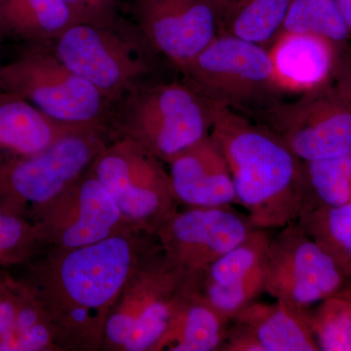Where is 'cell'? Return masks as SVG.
Here are the masks:
<instances>
[{
    "label": "cell",
    "mask_w": 351,
    "mask_h": 351,
    "mask_svg": "<svg viewBox=\"0 0 351 351\" xmlns=\"http://www.w3.org/2000/svg\"><path fill=\"white\" fill-rule=\"evenodd\" d=\"M345 59H339L338 66L335 71L332 85L336 88L339 96L351 108V53Z\"/></svg>",
    "instance_id": "cell-31"
},
{
    "label": "cell",
    "mask_w": 351,
    "mask_h": 351,
    "mask_svg": "<svg viewBox=\"0 0 351 351\" xmlns=\"http://www.w3.org/2000/svg\"><path fill=\"white\" fill-rule=\"evenodd\" d=\"M350 279H351V277H350Z\"/></svg>",
    "instance_id": "cell-37"
},
{
    "label": "cell",
    "mask_w": 351,
    "mask_h": 351,
    "mask_svg": "<svg viewBox=\"0 0 351 351\" xmlns=\"http://www.w3.org/2000/svg\"><path fill=\"white\" fill-rule=\"evenodd\" d=\"M280 32L320 36L339 49L351 38L336 0H293Z\"/></svg>",
    "instance_id": "cell-25"
},
{
    "label": "cell",
    "mask_w": 351,
    "mask_h": 351,
    "mask_svg": "<svg viewBox=\"0 0 351 351\" xmlns=\"http://www.w3.org/2000/svg\"><path fill=\"white\" fill-rule=\"evenodd\" d=\"M108 131L82 129L45 151L0 157V206L29 219L86 172L108 145Z\"/></svg>",
    "instance_id": "cell-8"
},
{
    "label": "cell",
    "mask_w": 351,
    "mask_h": 351,
    "mask_svg": "<svg viewBox=\"0 0 351 351\" xmlns=\"http://www.w3.org/2000/svg\"><path fill=\"white\" fill-rule=\"evenodd\" d=\"M304 167L306 198L302 211L351 202V154L304 161Z\"/></svg>",
    "instance_id": "cell-24"
},
{
    "label": "cell",
    "mask_w": 351,
    "mask_h": 351,
    "mask_svg": "<svg viewBox=\"0 0 351 351\" xmlns=\"http://www.w3.org/2000/svg\"><path fill=\"white\" fill-rule=\"evenodd\" d=\"M213 1L216 2L217 5H218V7H219V5H221V1H223V0H213Z\"/></svg>",
    "instance_id": "cell-35"
},
{
    "label": "cell",
    "mask_w": 351,
    "mask_h": 351,
    "mask_svg": "<svg viewBox=\"0 0 351 351\" xmlns=\"http://www.w3.org/2000/svg\"><path fill=\"white\" fill-rule=\"evenodd\" d=\"M75 23L107 24L119 17L120 0H64Z\"/></svg>",
    "instance_id": "cell-30"
},
{
    "label": "cell",
    "mask_w": 351,
    "mask_h": 351,
    "mask_svg": "<svg viewBox=\"0 0 351 351\" xmlns=\"http://www.w3.org/2000/svg\"><path fill=\"white\" fill-rule=\"evenodd\" d=\"M293 0H223L218 36L243 39L267 48L282 29Z\"/></svg>",
    "instance_id": "cell-21"
},
{
    "label": "cell",
    "mask_w": 351,
    "mask_h": 351,
    "mask_svg": "<svg viewBox=\"0 0 351 351\" xmlns=\"http://www.w3.org/2000/svg\"><path fill=\"white\" fill-rule=\"evenodd\" d=\"M129 13L157 54L179 71L218 36L213 0H130Z\"/></svg>",
    "instance_id": "cell-14"
},
{
    "label": "cell",
    "mask_w": 351,
    "mask_h": 351,
    "mask_svg": "<svg viewBox=\"0 0 351 351\" xmlns=\"http://www.w3.org/2000/svg\"><path fill=\"white\" fill-rule=\"evenodd\" d=\"M43 249L34 223L0 206V265L29 262Z\"/></svg>",
    "instance_id": "cell-28"
},
{
    "label": "cell",
    "mask_w": 351,
    "mask_h": 351,
    "mask_svg": "<svg viewBox=\"0 0 351 351\" xmlns=\"http://www.w3.org/2000/svg\"><path fill=\"white\" fill-rule=\"evenodd\" d=\"M225 110L182 80L145 82L115 106L110 131L114 138H129L166 164L209 136Z\"/></svg>",
    "instance_id": "cell-3"
},
{
    "label": "cell",
    "mask_w": 351,
    "mask_h": 351,
    "mask_svg": "<svg viewBox=\"0 0 351 351\" xmlns=\"http://www.w3.org/2000/svg\"><path fill=\"white\" fill-rule=\"evenodd\" d=\"M336 2L351 32V0H336Z\"/></svg>",
    "instance_id": "cell-32"
},
{
    "label": "cell",
    "mask_w": 351,
    "mask_h": 351,
    "mask_svg": "<svg viewBox=\"0 0 351 351\" xmlns=\"http://www.w3.org/2000/svg\"><path fill=\"white\" fill-rule=\"evenodd\" d=\"M270 239L267 230L254 228L239 244L208 267L199 278L200 285H228L248 278L265 265Z\"/></svg>",
    "instance_id": "cell-26"
},
{
    "label": "cell",
    "mask_w": 351,
    "mask_h": 351,
    "mask_svg": "<svg viewBox=\"0 0 351 351\" xmlns=\"http://www.w3.org/2000/svg\"><path fill=\"white\" fill-rule=\"evenodd\" d=\"M311 311L291 308L281 302H252L232 320L255 339L261 351H317Z\"/></svg>",
    "instance_id": "cell-18"
},
{
    "label": "cell",
    "mask_w": 351,
    "mask_h": 351,
    "mask_svg": "<svg viewBox=\"0 0 351 351\" xmlns=\"http://www.w3.org/2000/svg\"><path fill=\"white\" fill-rule=\"evenodd\" d=\"M284 93L302 94L331 82L341 49L313 34L280 32L267 49Z\"/></svg>",
    "instance_id": "cell-16"
},
{
    "label": "cell",
    "mask_w": 351,
    "mask_h": 351,
    "mask_svg": "<svg viewBox=\"0 0 351 351\" xmlns=\"http://www.w3.org/2000/svg\"><path fill=\"white\" fill-rule=\"evenodd\" d=\"M166 164L180 205L217 207L237 204L228 161L211 136L180 152Z\"/></svg>",
    "instance_id": "cell-15"
},
{
    "label": "cell",
    "mask_w": 351,
    "mask_h": 351,
    "mask_svg": "<svg viewBox=\"0 0 351 351\" xmlns=\"http://www.w3.org/2000/svg\"><path fill=\"white\" fill-rule=\"evenodd\" d=\"M4 284H5V278L0 277V295H1L2 291H3Z\"/></svg>",
    "instance_id": "cell-34"
},
{
    "label": "cell",
    "mask_w": 351,
    "mask_h": 351,
    "mask_svg": "<svg viewBox=\"0 0 351 351\" xmlns=\"http://www.w3.org/2000/svg\"><path fill=\"white\" fill-rule=\"evenodd\" d=\"M350 280L345 271L299 223L280 228L270 239L265 261V292L291 308L311 311L338 294Z\"/></svg>",
    "instance_id": "cell-11"
},
{
    "label": "cell",
    "mask_w": 351,
    "mask_h": 351,
    "mask_svg": "<svg viewBox=\"0 0 351 351\" xmlns=\"http://www.w3.org/2000/svg\"><path fill=\"white\" fill-rule=\"evenodd\" d=\"M31 221L38 230L44 250L77 248L136 230L127 223L90 167L32 215Z\"/></svg>",
    "instance_id": "cell-12"
},
{
    "label": "cell",
    "mask_w": 351,
    "mask_h": 351,
    "mask_svg": "<svg viewBox=\"0 0 351 351\" xmlns=\"http://www.w3.org/2000/svg\"><path fill=\"white\" fill-rule=\"evenodd\" d=\"M73 24L64 0H0V38L46 45Z\"/></svg>",
    "instance_id": "cell-19"
},
{
    "label": "cell",
    "mask_w": 351,
    "mask_h": 351,
    "mask_svg": "<svg viewBox=\"0 0 351 351\" xmlns=\"http://www.w3.org/2000/svg\"><path fill=\"white\" fill-rule=\"evenodd\" d=\"M297 223L351 277V202L302 211Z\"/></svg>",
    "instance_id": "cell-23"
},
{
    "label": "cell",
    "mask_w": 351,
    "mask_h": 351,
    "mask_svg": "<svg viewBox=\"0 0 351 351\" xmlns=\"http://www.w3.org/2000/svg\"><path fill=\"white\" fill-rule=\"evenodd\" d=\"M82 129L95 128L62 123L29 101L0 90V152L7 157L38 154L68 134Z\"/></svg>",
    "instance_id": "cell-17"
},
{
    "label": "cell",
    "mask_w": 351,
    "mask_h": 351,
    "mask_svg": "<svg viewBox=\"0 0 351 351\" xmlns=\"http://www.w3.org/2000/svg\"><path fill=\"white\" fill-rule=\"evenodd\" d=\"M311 325L319 350L351 351V300L343 293L321 302Z\"/></svg>",
    "instance_id": "cell-27"
},
{
    "label": "cell",
    "mask_w": 351,
    "mask_h": 351,
    "mask_svg": "<svg viewBox=\"0 0 351 351\" xmlns=\"http://www.w3.org/2000/svg\"><path fill=\"white\" fill-rule=\"evenodd\" d=\"M51 44L32 45L0 69V90L29 101L51 119L110 132L117 103L62 63Z\"/></svg>",
    "instance_id": "cell-6"
},
{
    "label": "cell",
    "mask_w": 351,
    "mask_h": 351,
    "mask_svg": "<svg viewBox=\"0 0 351 351\" xmlns=\"http://www.w3.org/2000/svg\"><path fill=\"white\" fill-rule=\"evenodd\" d=\"M265 265L240 282L228 285H200L199 293L226 319L232 321L265 292Z\"/></svg>",
    "instance_id": "cell-29"
},
{
    "label": "cell",
    "mask_w": 351,
    "mask_h": 351,
    "mask_svg": "<svg viewBox=\"0 0 351 351\" xmlns=\"http://www.w3.org/2000/svg\"><path fill=\"white\" fill-rule=\"evenodd\" d=\"M210 136L232 173L237 204L257 228L295 223L306 205L304 161L267 127L225 110Z\"/></svg>",
    "instance_id": "cell-2"
},
{
    "label": "cell",
    "mask_w": 351,
    "mask_h": 351,
    "mask_svg": "<svg viewBox=\"0 0 351 351\" xmlns=\"http://www.w3.org/2000/svg\"><path fill=\"white\" fill-rule=\"evenodd\" d=\"M157 245L130 230L77 248L45 249L27 282L56 329L61 350H101L106 326L129 279Z\"/></svg>",
    "instance_id": "cell-1"
},
{
    "label": "cell",
    "mask_w": 351,
    "mask_h": 351,
    "mask_svg": "<svg viewBox=\"0 0 351 351\" xmlns=\"http://www.w3.org/2000/svg\"><path fill=\"white\" fill-rule=\"evenodd\" d=\"M180 73L208 100L250 119L285 94L267 48L233 36H217Z\"/></svg>",
    "instance_id": "cell-7"
},
{
    "label": "cell",
    "mask_w": 351,
    "mask_h": 351,
    "mask_svg": "<svg viewBox=\"0 0 351 351\" xmlns=\"http://www.w3.org/2000/svg\"><path fill=\"white\" fill-rule=\"evenodd\" d=\"M16 299L15 328L5 351H56L58 335L31 284L10 278Z\"/></svg>",
    "instance_id": "cell-22"
},
{
    "label": "cell",
    "mask_w": 351,
    "mask_h": 351,
    "mask_svg": "<svg viewBox=\"0 0 351 351\" xmlns=\"http://www.w3.org/2000/svg\"><path fill=\"white\" fill-rule=\"evenodd\" d=\"M230 324L198 289L176 316L157 351L219 350Z\"/></svg>",
    "instance_id": "cell-20"
},
{
    "label": "cell",
    "mask_w": 351,
    "mask_h": 351,
    "mask_svg": "<svg viewBox=\"0 0 351 351\" xmlns=\"http://www.w3.org/2000/svg\"><path fill=\"white\" fill-rule=\"evenodd\" d=\"M252 120L276 133L306 162L351 154V108L332 82L295 100L279 99Z\"/></svg>",
    "instance_id": "cell-10"
},
{
    "label": "cell",
    "mask_w": 351,
    "mask_h": 351,
    "mask_svg": "<svg viewBox=\"0 0 351 351\" xmlns=\"http://www.w3.org/2000/svg\"><path fill=\"white\" fill-rule=\"evenodd\" d=\"M350 282L348 281V283L346 284L345 287L341 289L339 292L343 293V295H346V297L350 298L351 300V279H350Z\"/></svg>",
    "instance_id": "cell-33"
},
{
    "label": "cell",
    "mask_w": 351,
    "mask_h": 351,
    "mask_svg": "<svg viewBox=\"0 0 351 351\" xmlns=\"http://www.w3.org/2000/svg\"><path fill=\"white\" fill-rule=\"evenodd\" d=\"M58 59L119 103L156 73L158 54L131 20L107 24L76 23L52 44Z\"/></svg>",
    "instance_id": "cell-5"
},
{
    "label": "cell",
    "mask_w": 351,
    "mask_h": 351,
    "mask_svg": "<svg viewBox=\"0 0 351 351\" xmlns=\"http://www.w3.org/2000/svg\"><path fill=\"white\" fill-rule=\"evenodd\" d=\"M90 169L138 232L156 235L179 209L162 161L129 138L115 137L108 142Z\"/></svg>",
    "instance_id": "cell-9"
},
{
    "label": "cell",
    "mask_w": 351,
    "mask_h": 351,
    "mask_svg": "<svg viewBox=\"0 0 351 351\" xmlns=\"http://www.w3.org/2000/svg\"><path fill=\"white\" fill-rule=\"evenodd\" d=\"M1 66H2V64H0V69H1Z\"/></svg>",
    "instance_id": "cell-36"
},
{
    "label": "cell",
    "mask_w": 351,
    "mask_h": 351,
    "mask_svg": "<svg viewBox=\"0 0 351 351\" xmlns=\"http://www.w3.org/2000/svg\"><path fill=\"white\" fill-rule=\"evenodd\" d=\"M199 278L169 262L157 242L132 274L106 326L101 350L157 351Z\"/></svg>",
    "instance_id": "cell-4"
},
{
    "label": "cell",
    "mask_w": 351,
    "mask_h": 351,
    "mask_svg": "<svg viewBox=\"0 0 351 351\" xmlns=\"http://www.w3.org/2000/svg\"><path fill=\"white\" fill-rule=\"evenodd\" d=\"M247 215L232 205L186 207L170 217L156 233L169 262L198 278L208 267L254 230Z\"/></svg>",
    "instance_id": "cell-13"
}]
</instances>
